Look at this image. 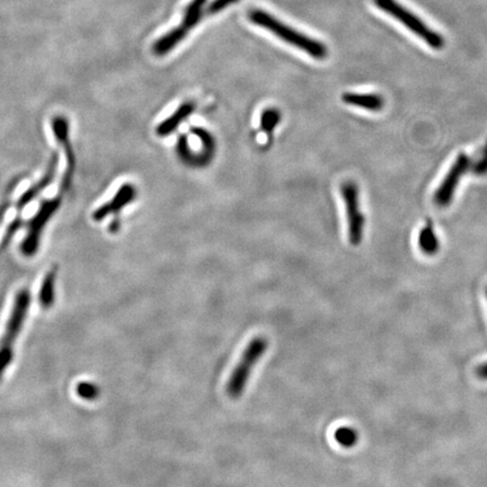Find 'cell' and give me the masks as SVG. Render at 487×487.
<instances>
[{"mask_svg":"<svg viewBox=\"0 0 487 487\" xmlns=\"http://www.w3.org/2000/svg\"><path fill=\"white\" fill-rule=\"evenodd\" d=\"M250 20L252 23L261 26L263 29L271 32L275 36L281 39L286 44L295 46L301 51L306 52L307 55L314 58L316 60H324L328 55V50L324 44L321 41L315 40L308 36V35L295 31L293 27L286 25L280 20L260 9H255L250 13Z\"/></svg>","mask_w":487,"mask_h":487,"instance_id":"1","label":"cell"},{"mask_svg":"<svg viewBox=\"0 0 487 487\" xmlns=\"http://www.w3.org/2000/svg\"><path fill=\"white\" fill-rule=\"evenodd\" d=\"M267 347H269V340L264 336H256L247 344L246 349L244 350L239 359V362L234 368L227 381L226 393L230 399L237 401L245 393L252 369H254L262 356L265 354Z\"/></svg>","mask_w":487,"mask_h":487,"instance_id":"2","label":"cell"},{"mask_svg":"<svg viewBox=\"0 0 487 487\" xmlns=\"http://www.w3.org/2000/svg\"><path fill=\"white\" fill-rule=\"evenodd\" d=\"M373 3L380 11L393 16L407 29H410L416 36L425 41L433 50L443 49L446 44L443 36L434 29H430L419 16L413 14L397 0H373Z\"/></svg>","mask_w":487,"mask_h":487,"instance_id":"3","label":"cell"},{"mask_svg":"<svg viewBox=\"0 0 487 487\" xmlns=\"http://www.w3.org/2000/svg\"><path fill=\"white\" fill-rule=\"evenodd\" d=\"M62 199L60 196L57 198L44 200L39 206L38 211L35 213L33 218L29 219L27 222V232L25 238L20 245V251L24 256L31 258L34 256L38 252L40 246L41 236L44 232V226L48 224V221L51 219L52 215L57 213L60 208Z\"/></svg>","mask_w":487,"mask_h":487,"instance_id":"4","label":"cell"},{"mask_svg":"<svg viewBox=\"0 0 487 487\" xmlns=\"http://www.w3.org/2000/svg\"><path fill=\"white\" fill-rule=\"evenodd\" d=\"M29 305H31V293L29 290H20L15 297L14 305H13L12 312L7 321L6 328L4 332L3 338L0 341V354L7 358H14V347L16 338L20 335V331L23 328L24 321L26 315L29 312Z\"/></svg>","mask_w":487,"mask_h":487,"instance_id":"5","label":"cell"},{"mask_svg":"<svg viewBox=\"0 0 487 487\" xmlns=\"http://www.w3.org/2000/svg\"><path fill=\"white\" fill-rule=\"evenodd\" d=\"M341 195L347 211V234L349 241L353 246H359L363 239L364 215L360 209L359 187L356 182L347 181L342 183Z\"/></svg>","mask_w":487,"mask_h":487,"instance_id":"6","label":"cell"},{"mask_svg":"<svg viewBox=\"0 0 487 487\" xmlns=\"http://www.w3.org/2000/svg\"><path fill=\"white\" fill-rule=\"evenodd\" d=\"M470 166H472V159L465 152H460L457 156L456 161H453V166L449 169L447 175L444 176L440 187L436 189V193L433 195V201L436 206L446 208L453 202L460 180L468 172Z\"/></svg>","mask_w":487,"mask_h":487,"instance_id":"7","label":"cell"},{"mask_svg":"<svg viewBox=\"0 0 487 487\" xmlns=\"http://www.w3.org/2000/svg\"><path fill=\"white\" fill-rule=\"evenodd\" d=\"M51 126L55 139L66 152L67 171L62 178L61 189L68 191L69 187L72 185V176H74V171H75V154H74V148L69 141L68 121L65 116L58 115L55 118L52 119Z\"/></svg>","mask_w":487,"mask_h":487,"instance_id":"8","label":"cell"},{"mask_svg":"<svg viewBox=\"0 0 487 487\" xmlns=\"http://www.w3.org/2000/svg\"><path fill=\"white\" fill-rule=\"evenodd\" d=\"M137 198V189L132 184H124L119 189L118 192L115 193L112 200L109 201L107 204L100 206L94 213H93V219L95 221H103L107 219L109 215H114L115 219L119 218L121 211L126 206L131 204Z\"/></svg>","mask_w":487,"mask_h":487,"instance_id":"9","label":"cell"},{"mask_svg":"<svg viewBox=\"0 0 487 487\" xmlns=\"http://www.w3.org/2000/svg\"><path fill=\"white\" fill-rule=\"evenodd\" d=\"M58 165H59V156H58L57 152H53L48 168H46V174L40 178L38 183L33 184L25 193L22 194L18 202V209L23 210L27 204H31L32 201L44 192V189L49 187L50 184L53 182L55 174H57Z\"/></svg>","mask_w":487,"mask_h":487,"instance_id":"10","label":"cell"},{"mask_svg":"<svg viewBox=\"0 0 487 487\" xmlns=\"http://www.w3.org/2000/svg\"><path fill=\"white\" fill-rule=\"evenodd\" d=\"M195 109H196V105L192 100H187V102L181 104L176 109L175 112L168 116L166 120L161 121V124H158L157 129H156L158 137L166 138L174 133L178 129V126H181L183 122L187 120L189 116L194 113Z\"/></svg>","mask_w":487,"mask_h":487,"instance_id":"11","label":"cell"},{"mask_svg":"<svg viewBox=\"0 0 487 487\" xmlns=\"http://www.w3.org/2000/svg\"><path fill=\"white\" fill-rule=\"evenodd\" d=\"M344 103L359 109H367L370 112H379L384 109L385 100L381 95L360 94V93H344L342 95Z\"/></svg>","mask_w":487,"mask_h":487,"instance_id":"12","label":"cell"},{"mask_svg":"<svg viewBox=\"0 0 487 487\" xmlns=\"http://www.w3.org/2000/svg\"><path fill=\"white\" fill-rule=\"evenodd\" d=\"M57 267H52L44 276L39 293V302L44 309H50L55 301V280H57Z\"/></svg>","mask_w":487,"mask_h":487,"instance_id":"13","label":"cell"},{"mask_svg":"<svg viewBox=\"0 0 487 487\" xmlns=\"http://www.w3.org/2000/svg\"><path fill=\"white\" fill-rule=\"evenodd\" d=\"M419 246L423 254L427 256L436 255L439 252L440 244H439L432 222L430 221L420 232Z\"/></svg>","mask_w":487,"mask_h":487,"instance_id":"14","label":"cell"},{"mask_svg":"<svg viewBox=\"0 0 487 487\" xmlns=\"http://www.w3.org/2000/svg\"><path fill=\"white\" fill-rule=\"evenodd\" d=\"M206 3V0H192L189 6L187 7L183 22H182L181 25H178V27H180L184 33H187H187L200 22Z\"/></svg>","mask_w":487,"mask_h":487,"instance_id":"15","label":"cell"},{"mask_svg":"<svg viewBox=\"0 0 487 487\" xmlns=\"http://www.w3.org/2000/svg\"><path fill=\"white\" fill-rule=\"evenodd\" d=\"M280 122H281V112L278 109L269 107L264 109L261 114L260 124H261L262 131L267 135L269 142V141L272 142L273 133Z\"/></svg>","mask_w":487,"mask_h":487,"instance_id":"16","label":"cell"},{"mask_svg":"<svg viewBox=\"0 0 487 487\" xmlns=\"http://www.w3.org/2000/svg\"><path fill=\"white\" fill-rule=\"evenodd\" d=\"M335 440L342 447L353 448L359 441L358 431L350 427H338L335 431Z\"/></svg>","mask_w":487,"mask_h":487,"instance_id":"17","label":"cell"},{"mask_svg":"<svg viewBox=\"0 0 487 487\" xmlns=\"http://www.w3.org/2000/svg\"><path fill=\"white\" fill-rule=\"evenodd\" d=\"M76 393L81 399H86V401H95L98 399L100 390L96 385L88 381H83L79 382L76 387Z\"/></svg>","mask_w":487,"mask_h":487,"instance_id":"18","label":"cell"},{"mask_svg":"<svg viewBox=\"0 0 487 487\" xmlns=\"http://www.w3.org/2000/svg\"><path fill=\"white\" fill-rule=\"evenodd\" d=\"M473 174L479 178L487 175V141L481 152V158L473 165Z\"/></svg>","mask_w":487,"mask_h":487,"instance_id":"19","label":"cell"},{"mask_svg":"<svg viewBox=\"0 0 487 487\" xmlns=\"http://www.w3.org/2000/svg\"><path fill=\"white\" fill-rule=\"evenodd\" d=\"M239 0H213L208 7V14L215 15L222 12L227 7H229L232 4L238 3Z\"/></svg>","mask_w":487,"mask_h":487,"instance_id":"20","label":"cell"},{"mask_svg":"<svg viewBox=\"0 0 487 487\" xmlns=\"http://www.w3.org/2000/svg\"><path fill=\"white\" fill-rule=\"evenodd\" d=\"M475 375L481 380H487V362L479 364V367H476Z\"/></svg>","mask_w":487,"mask_h":487,"instance_id":"21","label":"cell"},{"mask_svg":"<svg viewBox=\"0 0 487 487\" xmlns=\"http://www.w3.org/2000/svg\"><path fill=\"white\" fill-rule=\"evenodd\" d=\"M485 293H486V297H487V288H486V291H485Z\"/></svg>","mask_w":487,"mask_h":487,"instance_id":"22","label":"cell"}]
</instances>
